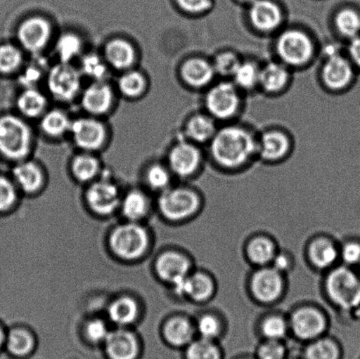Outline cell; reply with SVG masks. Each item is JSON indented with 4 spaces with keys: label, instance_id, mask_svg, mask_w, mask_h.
<instances>
[{
    "label": "cell",
    "instance_id": "681fc988",
    "mask_svg": "<svg viewBox=\"0 0 360 359\" xmlns=\"http://www.w3.org/2000/svg\"><path fill=\"white\" fill-rule=\"evenodd\" d=\"M148 185L155 190H164L170 183V174L168 171L160 164L153 165L147 171Z\"/></svg>",
    "mask_w": 360,
    "mask_h": 359
},
{
    "label": "cell",
    "instance_id": "7dc6e473",
    "mask_svg": "<svg viewBox=\"0 0 360 359\" xmlns=\"http://www.w3.org/2000/svg\"><path fill=\"white\" fill-rule=\"evenodd\" d=\"M17 202L15 185L10 179L0 176V214H6Z\"/></svg>",
    "mask_w": 360,
    "mask_h": 359
},
{
    "label": "cell",
    "instance_id": "9f6ffc18",
    "mask_svg": "<svg viewBox=\"0 0 360 359\" xmlns=\"http://www.w3.org/2000/svg\"><path fill=\"white\" fill-rule=\"evenodd\" d=\"M273 268L278 270V273H284L290 268L291 261L288 256L284 254H276L273 260Z\"/></svg>",
    "mask_w": 360,
    "mask_h": 359
},
{
    "label": "cell",
    "instance_id": "816d5d0a",
    "mask_svg": "<svg viewBox=\"0 0 360 359\" xmlns=\"http://www.w3.org/2000/svg\"><path fill=\"white\" fill-rule=\"evenodd\" d=\"M340 256L345 266H360V242L357 241L347 242L341 249Z\"/></svg>",
    "mask_w": 360,
    "mask_h": 359
},
{
    "label": "cell",
    "instance_id": "f1b7e54d",
    "mask_svg": "<svg viewBox=\"0 0 360 359\" xmlns=\"http://www.w3.org/2000/svg\"><path fill=\"white\" fill-rule=\"evenodd\" d=\"M14 181L24 192H34L42 185V174L40 168L31 162L18 164L13 170Z\"/></svg>",
    "mask_w": 360,
    "mask_h": 359
},
{
    "label": "cell",
    "instance_id": "e575fe53",
    "mask_svg": "<svg viewBox=\"0 0 360 359\" xmlns=\"http://www.w3.org/2000/svg\"><path fill=\"white\" fill-rule=\"evenodd\" d=\"M250 261L257 266H266L273 262L276 249L273 242L264 237H257L250 242L247 247Z\"/></svg>",
    "mask_w": 360,
    "mask_h": 359
},
{
    "label": "cell",
    "instance_id": "e0dca14e",
    "mask_svg": "<svg viewBox=\"0 0 360 359\" xmlns=\"http://www.w3.org/2000/svg\"><path fill=\"white\" fill-rule=\"evenodd\" d=\"M249 18L256 30L271 32L281 26L283 13L271 0H255L250 4Z\"/></svg>",
    "mask_w": 360,
    "mask_h": 359
},
{
    "label": "cell",
    "instance_id": "277c9868",
    "mask_svg": "<svg viewBox=\"0 0 360 359\" xmlns=\"http://www.w3.org/2000/svg\"><path fill=\"white\" fill-rule=\"evenodd\" d=\"M314 44L308 34L291 28L282 32L275 42V51L282 63L287 66H302L311 60Z\"/></svg>",
    "mask_w": 360,
    "mask_h": 359
},
{
    "label": "cell",
    "instance_id": "9a60e30c",
    "mask_svg": "<svg viewBox=\"0 0 360 359\" xmlns=\"http://www.w3.org/2000/svg\"><path fill=\"white\" fill-rule=\"evenodd\" d=\"M201 156L195 144L189 142L179 143L169 155L172 171L179 177H189L200 167Z\"/></svg>",
    "mask_w": 360,
    "mask_h": 359
},
{
    "label": "cell",
    "instance_id": "603a6c76",
    "mask_svg": "<svg viewBox=\"0 0 360 359\" xmlns=\"http://www.w3.org/2000/svg\"><path fill=\"white\" fill-rule=\"evenodd\" d=\"M112 102V91L110 86L97 81L84 91L82 105L91 114H104L110 108Z\"/></svg>",
    "mask_w": 360,
    "mask_h": 359
},
{
    "label": "cell",
    "instance_id": "680465c9",
    "mask_svg": "<svg viewBox=\"0 0 360 359\" xmlns=\"http://www.w3.org/2000/svg\"><path fill=\"white\" fill-rule=\"evenodd\" d=\"M235 359H256L255 357H250V356H242V357H238V358H236Z\"/></svg>",
    "mask_w": 360,
    "mask_h": 359
},
{
    "label": "cell",
    "instance_id": "7402d4cb",
    "mask_svg": "<svg viewBox=\"0 0 360 359\" xmlns=\"http://www.w3.org/2000/svg\"><path fill=\"white\" fill-rule=\"evenodd\" d=\"M290 80L288 66L278 62H269L261 67L259 84L268 93H277L284 90Z\"/></svg>",
    "mask_w": 360,
    "mask_h": 359
},
{
    "label": "cell",
    "instance_id": "f907efd6",
    "mask_svg": "<svg viewBox=\"0 0 360 359\" xmlns=\"http://www.w3.org/2000/svg\"><path fill=\"white\" fill-rule=\"evenodd\" d=\"M107 325L102 320H93L86 327V337L91 343H105L109 335Z\"/></svg>",
    "mask_w": 360,
    "mask_h": 359
},
{
    "label": "cell",
    "instance_id": "3957f363",
    "mask_svg": "<svg viewBox=\"0 0 360 359\" xmlns=\"http://www.w3.org/2000/svg\"><path fill=\"white\" fill-rule=\"evenodd\" d=\"M30 126L16 116L0 118V153L12 160L22 159L30 150Z\"/></svg>",
    "mask_w": 360,
    "mask_h": 359
},
{
    "label": "cell",
    "instance_id": "d590c367",
    "mask_svg": "<svg viewBox=\"0 0 360 359\" xmlns=\"http://www.w3.org/2000/svg\"><path fill=\"white\" fill-rule=\"evenodd\" d=\"M122 209L123 214L128 219L139 220L146 216L149 210V202L142 192H130L122 202Z\"/></svg>",
    "mask_w": 360,
    "mask_h": 359
},
{
    "label": "cell",
    "instance_id": "83f0119b",
    "mask_svg": "<svg viewBox=\"0 0 360 359\" xmlns=\"http://www.w3.org/2000/svg\"><path fill=\"white\" fill-rule=\"evenodd\" d=\"M310 261L320 269L329 268L336 263L338 252L333 242L320 238L311 242L309 249Z\"/></svg>",
    "mask_w": 360,
    "mask_h": 359
},
{
    "label": "cell",
    "instance_id": "b9f144b4",
    "mask_svg": "<svg viewBox=\"0 0 360 359\" xmlns=\"http://www.w3.org/2000/svg\"><path fill=\"white\" fill-rule=\"evenodd\" d=\"M288 332V323L281 316H270L261 325V333L266 340L282 341Z\"/></svg>",
    "mask_w": 360,
    "mask_h": 359
},
{
    "label": "cell",
    "instance_id": "f5cc1de1",
    "mask_svg": "<svg viewBox=\"0 0 360 359\" xmlns=\"http://www.w3.org/2000/svg\"><path fill=\"white\" fill-rule=\"evenodd\" d=\"M179 6L186 12L193 14L202 13L211 8V0H177Z\"/></svg>",
    "mask_w": 360,
    "mask_h": 359
},
{
    "label": "cell",
    "instance_id": "91938a15",
    "mask_svg": "<svg viewBox=\"0 0 360 359\" xmlns=\"http://www.w3.org/2000/svg\"><path fill=\"white\" fill-rule=\"evenodd\" d=\"M239 1H241V2H243V3H248L250 5V4H252L254 1H255V0H239Z\"/></svg>",
    "mask_w": 360,
    "mask_h": 359
},
{
    "label": "cell",
    "instance_id": "2e32d148",
    "mask_svg": "<svg viewBox=\"0 0 360 359\" xmlns=\"http://www.w3.org/2000/svg\"><path fill=\"white\" fill-rule=\"evenodd\" d=\"M104 344L108 359H139V341L128 330L117 329L109 333Z\"/></svg>",
    "mask_w": 360,
    "mask_h": 359
},
{
    "label": "cell",
    "instance_id": "7bdbcfd3",
    "mask_svg": "<svg viewBox=\"0 0 360 359\" xmlns=\"http://www.w3.org/2000/svg\"><path fill=\"white\" fill-rule=\"evenodd\" d=\"M144 87H146V79L142 74L137 72H127L119 81V88L126 96H139L143 93Z\"/></svg>",
    "mask_w": 360,
    "mask_h": 359
},
{
    "label": "cell",
    "instance_id": "9c48e42d",
    "mask_svg": "<svg viewBox=\"0 0 360 359\" xmlns=\"http://www.w3.org/2000/svg\"><path fill=\"white\" fill-rule=\"evenodd\" d=\"M79 72L69 63H62L52 68L48 77L51 94L60 100H70L80 90Z\"/></svg>",
    "mask_w": 360,
    "mask_h": 359
},
{
    "label": "cell",
    "instance_id": "4fadbf2b",
    "mask_svg": "<svg viewBox=\"0 0 360 359\" xmlns=\"http://www.w3.org/2000/svg\"><path fill=\"white\" fill-rule=\"evenodd\" d=\"M51 31V25L47 20L41 17H32L20 25L18 38L27 51L37 52L47 44Z\"/></svg>",
    "mask_w": 360,
    "mask_h": 359
},
{
    "label": "cell",
    "instance_id": "f546056e",
    "mask_svg": "<svg viewBox=\"0 0 360 359\" xmlns=\"http://www.w3.org/2000/svg\"><path fill=\"white\" fill-rule=\"evenodd\" d=\"M302 358L303 359H343L344 353L336 341L322 337L308 344Z\"/></svg>",
    "mask_w": 360,
    "mask_h": 359
},
{
    "label": "cell",
    "instance_id": "1f68e13d",
    "mask_svg": "<svg viewBox=\"0 0 360 359\" xmlns=\"http://www.w3.org/2000/svg\"><path fill=\"white\" fill-rule=\"evenodd\" d=\"M139 314L136 301L129 297H122L115 300L108 308L111 321L119 325H127L135 321Z\"/></svg>",
    "mask_w": 360,
    "mask_h": 359
},
{
    "label": "cell",
    "instance_id": "c3c4849f",
    "mask_svg": "<svg viewBox=\"0 0 360 359\" xmlns=\"http://www.w3.org/2000/svg\"><path fill=\"white\" fill-rule=\"evenodd\" d=\"M196 329L201 339L215 341L220 335L221 325L214 316L206 315L199 319Z\"/></svg>",
    "mask_w": 360,
    "mask_h": 359
},
{
    "label": "cell",
    "instance_id": "8992f818",
    "mask_svg": "<svg viewBox=\"0 0 360 359\" xmlns=\"http://www.w3.org/2000/svg\"><path fill=\"white\" fill-rule=\"evenodd\" d=\"M204 100L207 114L221 121L232 118L241 105L239 89L229 81H221L212 86Z\"/></svg>",
    "mask_w": 360,
    "mask_h": 359
},
{
    "label": "cell",
    "instance_id": "11a10c76",
    "mask_svg": "<svg viewBox=\"0 0 360 359\" xmlns=\"http://www.w3.org/2000/svg\"><path fill=\"white\" fill-rule=\"evenodd\" d=\"M41 70L37 67L30 66V68L26 70L24 75L21 77V83L26 84V86H31L34 83H37L39 79H41Z\"/></svg>",
    "mask_w": 360,
    "mask_h": 359
},
{
    "label": "cell",
    "instance_id": "4316f807",
    "mask_svg": "<svg viewBox=\"0 0 360 359\" xmlns=\"http://www.w3.org/2000/svg\"><path fill=\"white\" fill-rule=\"evenodd\" d=\"M105 58L112 67L117 70L128 69L135 60V51L129 41L115 39L107 45Z\"/></svg>",
    "mask_w": 360,
    "mask_h": 359
},
{
    "label": "cell",
    "instance_id": "d4e9b609",
    "mask_svg": "<svg viewBox=\"0 0 360 359\" xmlns=\"http://www.w3.org/2000/svg\"><path fill=\"white\" fill-rule=\"evenodd\" d=\"M217 131L214 119L208 114L193 116L186 126L187 138L196 143H210Z\"/></svg>",
    "mask_w": 360,
    "mask_h": 359
},
{
    "label": "cell",
    "instance_id": "ac0fdd59",
    "mask_svg": "<svg viewBox=\"0 0 360 359\" xmlns=\"http://www.w3.org/2000/svg\"><path fill=\"white\" fill-rule=\"evenodd\" d=\"M190 269L189 260L178 252L164 253L158 258L156 263L158 275L174 287L189 275Z\"/></svg>",
    "mask_w": 360,
    "mask_h": 359
},
{
    "label": "cell",
    "instance_id": "7c38bea8",
    "mask_svg": "<svg viewBox=\"0 0 360 359\" xmlns=\"http://www.w3.org/2000/svg\"><path fill=\"white\" fill-rule=\"evenodd\" d=\"M86 197L91 209L101 214L114 212L121 203L117 186L107 179L94 183Z\"/></svg>",
    "mask_w": 360,
    "mask_h": 359
},
{
    "label": "cell",
    "instance_id": "52a82bcc",
    "mask_svg": "<svg viewBox=\"0 0 360 359\" xmlns=\"http://www.w3.org/2000/svg\"><path fill=\"white\" fill-rule=\"evenodd\" d=\"M148 244L147 231L136 223L122 225L115 228L110 237L112 252L123 259H139L146 252Z\"/></svg>",
    "mask_w": 360,
    "mask_h": 359
},
{
    "label": "cell",
    "instance_id": "ee69618b",
    "mask_svg": "<svg viewBox=\"0 0 360 359\" xmlns=\"http://www.w3.org/2000/svg\"><path fill=\"white\" fill-rule=\"evenodd\" d=\"M22 55L19 48L13 45L0 46V72L10 73L19 68Z\"/></svg>",
    "mask_w": 360,
    "mask_h": 359
},
{
    "label": "cell",
    "instance_id": "bcb514c9",
    "mask_svg": "<svg viewBox=\"0 0 360 359\" xmlns=\"http://www.w3.org/2000/svg\"><path fill=\"white\" fill-rule=\"evenodd\" d=\"M256 359H287V348L282 341L266 340L257 347Z\"/></svg>",
    "mask_w": 360,
    "mask_h": 359
},
{
    "label": "cell",
    "instance_id": "7a4b0ae2",
    "mask_svg": "<svg viewBox=\"0 0 360 359\" xmlns=\"http://www.w3.org/2000/svg\"><path fill=\"white\" fill-rule=\"evenodd\" d=\"M327 294L331 301L344 311L360 307V275L349 266L338 267L328 275Z\"/></svg>",
    "mask_w": 360,
    "mask_h": 359
},
{
    "label": "cell",
    "instance_id": "74e56055",
    "mask_svg": "<svg viewBox=\"0 0 360 359\" xmlns=\"http://www.w3.org/2000/svg\"><path fill=\"white\" fill-rule=\"evenodd\" d=\"M72 126L68 116L60 110L49 111L41 121V129L52 136H59L68 131Z\"/></svg>",
    "mask_w": 360,
    "mask_h": 359
},
{
    "label": "cell",
    "instance_id": "6125c7cd",
    "mask_svg": "<svg viewBox=\"0 0 360 359\" xmlns=\"http://www.w3.org/2000/svg\"><path fill=\"white\" fill-rule=\"evenodd\" d=\"M359 275H360V266H359Z\"/></svg>",
    "mask_w": 360,
    "mask_h": 359
},
{
    "label": "cell",
    "instance_id": "484cf974",
    "mask_svg": "<svg viewBox=\"0 0 360 359\" xmlns=\"http://www.w3.org/2000/svg\"><path fill=\"white\" fill-rule=\"evenodd\" d=\"M34 349V339L27 330L12 328L6 332V353L13 358H23Z\"/></svg>",
    "mask_w": 360,
    "mask_h": 359
},
{
    "label": "cell",
    "instance_id": "6da1fadb",
    "mask_svg": "<svg viewBox=\"0 0 360 359\" xmlns=\"http://www.w3.org/2000/svg\"><path fill=\"white\" fill-rule=\"evenodd\" d=\"M210 143L212 157L228 169L242 167L257 154V139L250 130L239 125L217 129Z\"/></svg>",
    "mask_w": 360,
    "mask_h": 359
},
{
    "label": "cell",
    "instance_id": "f35d334b",
    "mask_svg": "<svg viewBox=\"0 0 360 359\" xmlns=\"http://www.w3.org/2000/svg\"><path fill=\"white\" fill-rule=\"evenodd\" d=\"M81 41L79 37L73 34H65L56 42V53L62 63H69L81 51Z\"/></svg>",
    "mask_w": 360,
    "mask_h": 359
},
{
    "label": "cell",
    "instance_id": "5bb4252c",
    "mask_svg": "<svg viewBox=\"0 0 360 359\" xmlns=\"http://www.w3.org/2000/svg\"><path fill=\"white\" fill-rule=\"evenodd\" d=\"M74 141L84 150H97L105 142L104 126L94 119L82 118L72 122L70 126Z\"/></svg>",
    "mask_w": 360,
    "mask_h": 359
},
{
    "label": "cell",
    "instance_id": "ffe728a7",
    "mask_svg": "<svg viewBox=\"0 0 360 359\" xmlns=\"http://www.w3.org/2000/svg\"><path fill=\"white\" fill-rule=\"evenodd\" d=\"M176 293L188 296L196 301L208 300L213 295V281L203 273L189 274L185 280L174 286Z\"/></svg>",
    "mask_w": 360,
    "mask_h": 359
},
{
    "label": "cell",
    "instance_id": "5b68a950",
    "mask_svg": "<svg viewBox=\"0 0 360 359\" xmlns=\"http://www.w3.org/2000/svg\"><path fill=\"white\" fill-rule=\"evenodd\" d=\"M357 72L354 63L337 46L326 48V62L321 72L324 86L334 91L347 89L354 84Z\"/></svg>",
    "mask_w": 360,
    "mask_h": 359
},
{
    "label": "cell",
    "instance_id": "ba28073f",
    "mask_svg": "<svg viewBox=\"0 0 360 359\" xmlns=\"http://www.w3.org/2000/svg\"><path fill=\"white\" fill-rule=\"evenodd\" d=\"M161 213L172 221L186 220L196 213L200 207L195 192L186 188L165 190L158 202Z\"/></svg>",
    "mask_w": 360,
    "mask_h": 359
},
{
    "label": "cell",
    "instance_id": "f6af8a7d",
    "mask_svg": "<svg viewBox=\"0 0 360 359\" xmlns=\"http://www.w3.org/2000/svg\"><path fill=\"white\" fill-rule=\"evenodd\" d=\"M81 69L87 77L97 81H103L108 74L107 66L100 56L89 54L81 62Z\"/></svg>",
    "mask_w": 360,
    "mask_h": 359
},
{
    "label": "cell",
    "instance_id": "8fae6325",
    "mask_svg": "<svg viewBox=\"0 0 360 359\" xmlns=\"http://www.w3.org/2000/svg\"><path fill=\"white\" fill-rule=\"evenodd\" d=\"M284 282L281 273L274 268H264L254 274L250 288L257 301L271 303L281 297Z\"/></svg>",
    "mask_w": 360,
    "mask_h": 359
},
{
    "label": "cell",
    "instance_id": "836d02e7",
    "mask_svg": "<svg viewBox=\"0 0 360 359\" xmlns=\"http://www.w3.org/2000/svg\"><path fill=\"white\" fill-rule=\"evenodd\" d=\"M261 67L252 61H242L232 76V82L240 90L259 86Z\"/></svg>",
    "mask_w": 360,
    "mask_h": 359
},
{
    "label": "cell",
    "instance_id": "cb8c5ba5",
    "mask_svg": "<svg viewBox=\"0 0 360 359\" xmlns=\"http://www.w3.org/2000/svg\"><path fill=\"white\" fill-rule=\"evenodd\" d=\"M194 335H195V329L186 318H172L165 326V339L171 346L186 348L193 342Z\"/></svg>",
    "mask_w": 360,
    "mask_h": 359
},
{
    "label": "cell",
    "instance_id": "db71d44e",
    "mask_svg": "<svg viewBox=\"0 0 360 359\" xmlns=\"http://www.w3.org/2000/svg\"><path fill=\"white\" fill-rule=\"evenodd\" d=\"M347 54L355 68L360 72V35L349 41Z\"/></svg>",
    "mask_w": 360,
    "mask_h": 359
},
{
    "label": "cell",
    "instance_id": "ab89813d",
    "mask_svg": "<svg viewBox=\"0 0 360 359\" xmlns=\"http://www.w3.org/2000/svg\"><path fill=\"white\" fill-rule=\"evenodd\" d=\"M100 164L96 158L89 155H80L73 160V174L80 181H89L98 174Z\"/></svg>",
    "mask_w": 360,
    "mask_h": 359
},
{
    "label": "cell",
    "instance_id": "4dcf8cb0",
    "mask_svg": "<svg viewBox=\"0 0 360 359\" xmlns=\"http://www.w3.org/2000/svg\"><path fill=\"white\" fill-rule=\"evenodd\" d=\"M334 25L342 37L351 41L360 35V13L352 7L341 9L335 15Z\"/></svg>",
    "mask_w": 360,
    "mask_h": 359
},
{
    "label": "cell",
    "instance_id": "94428289",
    "mask_svg": "<svg viewBox=\"0 0 360 359\" xmlns=\"http://www.w3.org/2000/svg\"><path fill=\"white\" fill-rule=\"evenodd\" d=\"M287 359H303V358L302 357L301 358L288 357Z\"/></svg>",
    "mask_w": 360,
    "mask_h": 359
},
{
    "label": "cell",
    "instance_id": "8d00e7d4",
    "mask_svg": "<svg viewBox=\"0 0 360 359\" xmlns=\"http://www.w3.org/2000/svg\"><path fill=\"white\" fill-rule=\"evenodd\" d=\"M44 94L34 88H27L18 98V107L27 117H35L41 114L46 107Z\"/></svg>",
    "mask_w": 360,
    "mask_h": 359
},
{
    "label": "cell",
    "instance_id": "d6a6232c",
    "mask_svg": "<svg viewBox=\"0 0 360 359\" xmlns=\"http://www.w3.org/2000/svg\"><path fill=\"white\" fill-rule=\"evenodd\" d=\"M185 359H224V353L215 341L194 339L185 348Z\"/></svg>",
    "mask_w": 360,
    "mask_h": 359
},
{
    "label": "cell",
    "instance_id": "be15d7a7",
    "mask_svg": "<svg viewBox=\"0 0 360 359\" xmlns=\"http://www.w3.org/2000/svg\"><path fill=\"white\" fill-rule=\"evenodd\" d=\"M358 359H360V356L358 358Z\"/></svg>",
    "mask_w": 360,
    "mask_h": 359
},
{
    "label": "cell",
    "instance_id": "60d3db41",
    "mask_svg": "<svg viewBox=\"0 0 360 359\" xmlns=\"http://www.w3.org/2000/svg\"><path fill=\"white\" fill-rule=\"evenodd\" d=\"M241 62L242 60L234 52L224 51L215 56L212 65L215 74L224 77H232Z\"/></svg>",
    "mask_w": 360,
    "mask_h": 359
},
{
    "label": "cell",
    "instance_id": "44dd1931",
    "mask_svg": "<svg viewBox=\"0 0 360 359\" xmlns=\"http://www.w3.org/2000/svg\"><path fill=\"white\" fill-rule=\"evenodd\" d=\"M217 75L212 63L200 58H193L184 63L181 76L189 86L196 88L207 86Z\"/></svg>",
    "mask_w": 360,
    "mask_h": 359
},
{
    "label": "cell",
    "instance_id": "30bf717a",
    "mask_svg": "<svg viewBox=\"0 0 360 359\" xmlns=\"http://www.w3.org/2000/svg\"><path fill=\"white\" fill-rule=\"evenodd\" d=\"M290 328L296 339L309 343L322 337L326 320L316 308H301L292 315Z\"/></svg>",
    "mask_w": 360,
    "mask_h": 359
},
{
    "label": "cell",
    "instance_id": "6f0895ef",
    "mask_svg": "<svg viewBox=\"0 0 360 359\" xmlns=\"http://www.w3.org/2000/svg\"><path fill=\"white\" fill-rule=\"evenodd\" d=\"M6 339V330L2 323L0 322V353L5 350Z\"/></svg>",
    "mask_w": 360,
    "mask_h": 359
},
{
    "label": "cell",
    "instance_id": "d6986e66",
    "mask_svg": "<svg viewBox=\"0 0 360 359\" xmlns=\"http://www.w3.org/2000/svg\"><path fill=\"white\" fill-rule=\"evenodd\" d=\"M290 148L289 137L280 130H267L257 139V154L268 162L282 159Z\"/></svg>",
    "mask_w": 360,
    "mask_h": 359
}]
</instances>
